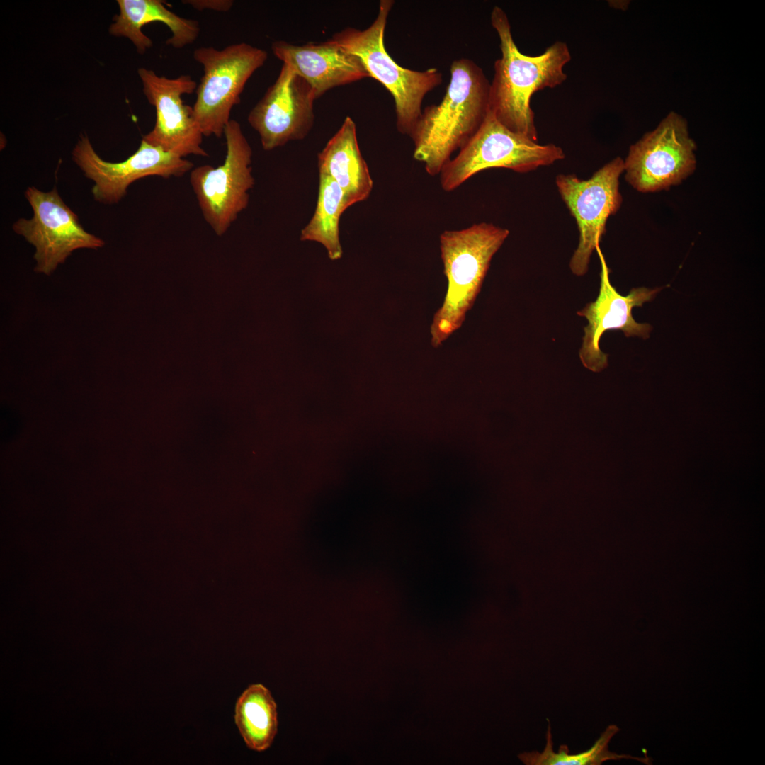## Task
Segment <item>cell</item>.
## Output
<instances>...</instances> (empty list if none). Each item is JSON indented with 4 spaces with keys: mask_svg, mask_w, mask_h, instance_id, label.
I'll use <instances>...</instances> for the list:
<instances>
[{
    "mask_svg": "<svg viewBox=\"0 0 765 765\" xmlns=\"http://www.w3.org/2000/svg\"><path fill=\"white\" fill-rule=\"evenodd\" d=\"M491 23L500 40L502 57L494 62L489 111L510 130L537 142L531 96L565 81L564 67L571 60L570 50L566 43L557 41L539 55H526L518 49L508 17L500 7L492 9Z\"/></svg>",
    "mask_w": 765,
    "mask_h": 765,
    "instance_id": "1",
    "label": "cell"
},
{
    "mask_svg": "<svg viewBox=\"0 0 765 765\" xmlns=\"http://www.w3.org/2000/svg\"><path fill=\"white\" fill-rule=\"evenodd\" d=\"M490 83L472 60H455L442 101L427 106L410 137L414 158L431 176L440 174L451 159L479 130L489 111Z\"/></svg>",
    "mask_w": 765,
    "mask_h": 765,
    "instance_id": "2",
    "label": "cell"
},
{
    "mask_svg": "<svg viewBox=\"0 0 765 765\" xmlns=\"http://www.w3.org/2000/svg\"><path fill=\"white\" fill-rule=\"evenodd\" d=\"M509 234L507 229L487 222L441 234V257L448 287L431 325L433 347H439L460 328L481 290L493 256Z\"/></svg>",
    "mask_w": 765,
    "mask_h": 765,
    "instance_id": "3",
    "label": "cell"
},
{
    "mask_svg": "<svg viewBox=\"0 0 765 765\" xmlns=\"http://www.w3.org/2000/svg\"><path fill=\"white\" fill-rule=\"evenodd\" d=\"M393 4L394 1L381 0L377 17L368 28L348 27L329 40L359 57L370 77L389 91L395 101L397 129L411 137L421 114L424 96L442 83L443 76L436 68L424 71L404 68L387 52L384 35Z\"/></svg>",
    "mask_w": 765,
    "mask_h": 765,
    "instance_id": "4",
    "label": "cell"
},
{
    "mask_svg": "<svg viewBox=\"0 0 765 765\" xmlns=\"http://www.w3.org/2000/svg\"><path fill=\"white\" fill-rule=\"evenodd\" d=\"M562 149L554 144H539L502 125L489 111L472 138L440 172L443 191L450 192L480 171L503 168L526 173L563 159Z\"/></svg>",
    "mask_w": 765,
    "mask_h": 765,
    "instance_id": "5",
    "label": "cell"
},
{
    "mask_svg": "<svg viewBox=\"0 0 765 765\" xmlns=\"http://www.w3.org/2000/svg\"><path fill=\"white\" fill-rule=\"evenodd\" d=\"M194 60L203 68V75L196 90L193 116L203 136L221 137L231 120L233 107L252 74L268 58L266 50L246 42L230 45L221 50L200 47L193 52Z\"/></svg>",
    "mask_w": 765,
    "mask_h": 765,
    "instance_id": "6",
    "label": "cell"
},
{
    "mask_svg": "<svg viewBox=\"0 0 765 765\" xmlns=\"http://www.w3.org/2000/svg\"><path fill=\"white\" fill-rule=\"evenodd\" d=\"M226 155L222 164L193 167L190 183L205 222L222 236L244 210L249 191L255 183L252 175V149L240 124L229 122L224 130Z\"/></svg>",
    "mask_w": 765,
    "mask_h": 765,
    "instance_id": "7",
    "label": "cell"
},
{
    "mask_svg": "<svg viewBox=\"0 0 765 765\" xmlns=\"http://www.w3.org/2000/svg\"><path fill=\"white\" fill-rule=\"evenodd\" d=\"M624 171V161L619 157L596 171L586 180L574 174H560L556 186L579 233V243L571 258L570 268L578 276L588 271L591 256L606 232L608 218L622 203L619 177Z\"/></svg>",
    "mask_w": 765,
    "mask_h": 765,
    "instance_id": "8",
    "label": "cell"
},
{
    "mask_svg": "<svg viewBox=\"0 0 765 765\" xmlns=\"http://www.w3.org/2000/svg\"><path fill=\"white\" fill-rule=\"evenodd\" d=\"M696 149L686 120L671 111L654 130L630 146L624 161L625 179L644 193L676 185L694 171Z\"/></svg>",
    "mask_w": 765,
    "mask_h": 765,
    "instance_id": "9",
    "label": "cell"
},
{
    "mask_svg": "<svg viewBox=\"0 0 765 765\" xmlns=\"http://www.w3.org/2000/svg\"><path fill=\"white\" fill-rule=\"evenodd\" d=\"M25 196L33 216L18 219L13 230L35 246L36 272L49 276L74 250L97 249L104 245L103 239L82 227L78 216L64 203L56 188L43 192L29 187Z\"/></svg>",
    "mask_w": 765,
    "mask_h": 765,
    "instance_id": "10",
    "label": "cell"
},
{
    "mask_svg": "<svg viewBox=\"0 0 765 765\" xmlns=\"http://www.w3.org/2000/svg\"><path fill=\"white\" fill-rule=\"evenodd\" d=\"M72 158L86 176L94 182L91 190L94 199L104 204L119 202L137 180L149 176L180 177L193 168L191 161L144 140L125 160L109 162L96 152L87 136L81 135L72 151Z\"/></svg>",
    "mask_w": 765,
    "mask_h": 765,
    "instance_id": "11",
    "label": "cell"
},
{
    "mask_svg": "<svg viewBox=\"0 0 765 765\" xmlns=\"http://www.w3.org/2000/svg\"><path fill=\"white\" fill-rule=\"evenodd\" d=\"M137 72L144 94L156 110L154 126L142 140L181 158L189 155L208 157L202 147L203 135L193 116V107L182 100L183 95L196 90V81L190 75L159 76L146 68H140Z\"/></svg>",
    "mask_w": 765,
    "mask_h": 765,
    "instance_id": "12",
    "label": "cell"
},
{
    "mask_svg": "<svg viewBox=\"0 0 765 765\" xmlns=\"http://www.w3.org/2000/svg\"><path fill=\"white\" fill-rule=\"evenodd\" d=\"M314 91L290 66L283 63L274 83L248 115V122L271 151L304 139L314 124Z\"/></svg>",
    "mask_w": 765,
    "mask_h": 765,
    "instance_id": "13",
    "label": "cell"
},
{
    "mask_svg": "<svg viewBox=\"0 0 765 765\" xmlns=\"http://www.w3.org/2000/svg\"><path fill=\"white\" fill-rule=\"evenodd\" d=\"M596 250L601 266L599 295L595 301L578 311L577 314L588 321L584 329L580 360L587 369L600 372L608 366V355L599 347L602 335L609 330H620L627 337L635 336L647 339L652 327L647 323L637 322L633 319L632 310L651 301L660 289L634 288L627 295H620L610 282V271L599 245Z\"/></svg>",
    "mask_w": 765,
    "mask_h": 765,
    "instance_id": "14",
    "label": "cell"
},
{
    "mask_svg": "<svg viewBox=\"0 0 765 765\" xmlns=\"http://www.w3.org/2000/svg\"><path fill=\"white\" fill-rule=\"evenodd\" d=\"M271 50L311 86L317 99L333 88L370 77L359 57L330 40L302 45L275 41Z\"/></svg>",
    "mask_w": 765,
    "mask_h": 765,
    "instance_id": "15",
    "label": "cell"
},
{
    "mask_svg": "<svg viewBox=\"0 0 765 765\" xmlns=\"http://www.w3.org/2000/svg\"><path fill=\"white\" fill-rule=\"evenodd\" d=\"M317 165L319 174L341 188L347 208L369 197L373 181L360 151L356 124L349 116L318 154Z\"/></svg>",
    "mask_w": 765,
    "mask_h": 765,
    "instance_id": "16",
    "label": "cell"
},
{
    "mask_svg": "<svg viewBox=\"0 0 765 765\" xmlns=\"http://www.w3.org/2000/svg\"><path fill=\"white\" fill-rule=\"evenodd\" d=\"M119 13L110 25V33L128 38L139 54L152 46V40L142 31L143 26L161 22L170 30L166 44L181 49L193 43L200 33L198 21L182 18L172 12L161 0H118Z\"/></svg>",
    "mask_w": 765,
    "mask_h": 765,
    "instance_id": "17",
    "label": "cell"
},
{
    "mask_svg": "<svg viewBox=\"0 0 765 765\" xmlns=\"http://www.w3.org/2000/svg\"><path fill=\"white\" fill-rule=\"evenodd\" d=\"M234 722L247 747L264 752L278 732L277 705L271 691L261 684L249 685L238 698Z\"/></svg>",
    "mask_w": 765,
    "mask_h": 765,
    "instance_id": "18",
    "label": "cell"
},
{
    "mask_svg": "<svg viewBox=\"0 0 765 765\" xmlns=\"http://www.w3.org/2000/svg\"><path fill=\"white\" fill-rule=\"evenodd\" d=\"M347 209L344 193L329 176L319 174V193L314 215L302 230V241H314L322 244L329 257L336 260L342 255L339 238V222Z\"/></svg>",
    "mask_w": 765,
    "mask_h": 765,
    "instance_id": "19",
    "label": "cell"
},
{
    "mask_svg": "<svg viewBox=\"0 0 765 765\" xmlns=\"http://www.w3.org/2000/svg\"><path fill=\"white\" fill-rule=\"evenodd\" d=\"M619 730L616 725H611L601 733L590 749L582 753L571 754L565 744H562L557 752L554 751L551 727L549 724L546 732V744L543 752H524L518 757L527 765H600L607 761L620 759H633L647 765L652 764L651 759L647 756L637 757L628 754H618L609 751L608 744Z\"/></svg>",
    "mask_w": 765,
    "mask_h": 765,
    "instance_id": "20",
    "label": "cell"
},
{
    "mask_svg": "<svg viewBox=\"0 0 765 765\" xmlns=\"http://www.w3.org/2000/svg\"><path fill=\"white\" fill-rule=\"evenodd\" d=\"M182 2L198 11L211 10L219 12L228 11L234 4L232 0H183Z\"/></svg>",
    "mask_w": 765,
    "mask_h": 765,
    "instance_id": "21",
    "label": "cell"
}]
</instances>
